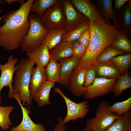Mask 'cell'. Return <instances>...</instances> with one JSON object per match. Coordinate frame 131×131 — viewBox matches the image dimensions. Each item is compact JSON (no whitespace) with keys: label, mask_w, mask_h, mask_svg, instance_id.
Returning <instances> with one entry per match:
<instances>
[{"label":"cell","mask_w":131,"mask_h":131,"mask_svg":"<svg viewBox=\"0 0 131 131\" xmlns=\"http://www.w3.org/2000/svg\"><path fill=\"white\" fill-rule=\"evenodd\" d=\"M28 20L30 24L29 30L19 47L22 51L26 52L39 46L49 32L43 25L39 16L30 13Z\"/></svg>","instance_id":"277c9868"},{"label":"cell","mask_w":131,"mask_h":131,"mask_svg":"<svg viewBox=\"0 0 131 131\" xmlns=\"http://www.w3.org/2000/svg\"><path fill=\"white\" fill-rule=\"evenodd\" d=\"M91 37V33L89 27L77 40L84 46L87 49L90 42Z\"/></svg>","instance_id":"e575fe53"},{"label":"cell","mask_w":131,"mask_h":131,"mask_svg":"<svg viewBox=\"0 0 131 131\" xmlns=\"http://www.w3.org/2000/svg\"><path fill=\"white\" fill-rule=\"evenodd\" d=\"M81 59L72 56L59 61L60 78L66 86L73 70L78 65Z\"/></svg>","instance_id":"2e32d148"},{"label":"cell","mask_w":131,"mask_h":131,"mask_svg":"<svg viewBox=\"0 0 131 131\" xmlns=\"http://www.w3.org/2000/svg\"><path fill=\"white\" fill-rule=\"evenodd\" d=\"M54 90L63 98L66 106L67 114L62 119L64 124L67 123L71 120L76 121L79 118L82 119L88 115L90 111L88 101L76 103L65 96L58 87H55Z\"/></svg>","instance_id":"8992f818"},{"label":"cell","mask_w":131,"mask_h":131,"mask_svg":"<svg viewBox=\"0 0 131 131\" xmlns=\"http://www.w3.org/2000/svg\"><path fill=\"white\" fill-rule=\"evenodd\" d=\"M13 98L16 100L22 110L23 118L21 123L17 126L11 128L10 131H46L44 126L41 123H35L31 119L29 115L31 111L28 107L23 106L17 94H14Z\"/></svg>","instance_id":"7c38bea8"},{"label":"cell","mask_w":131,"mask_h":131,"mask_svg":"<svg viewBox=\"0 0 131 131\" xmlns=\"http://www.w3.org/2000/svg\"><path fill=\"white\" fill-rule=\"evenodd\" d=\"M72 56L82 58L87 50L85 47L77 40L71 42Z\"/></svg>","instance_id":"d6a6232c"},{"label":"cell","mask_w":131,"mask_h":131,"mask_svg":"<svg viewBox=\"0 0 131 131\" xmlns=\"http://www.w3.org/2000/svg\"><path fill=\"white\" fill-rule=\"evenodd\" d=\"M55 83L47 80L42 85L33 98L40 107L51 104L49 97L51 90L55 86Z\"/></svg>","instance_id":"44dd1931"},{"label":"cell","mask_w":131,"mask_h":131,"mask_svg":"<svg viewBox=\"0 0 131 131\" xmlns=\"http://www.w3.org/2000/svg\"><path fill=\"white\" fill-rule=\"evenodd\" d=\"M118 22L120 30L128 37L131 35V0L118 12Z\"/></svg>","instance_id":"e0dca14e"},{"label":"cell","mask_w":131,"mask_h":131,"mask_svg":"<svg viewBox=\"0 0 131 131\" xmlns=\"http://www.w3.org/2000/svg\"><path fill=\"white\" fill-rule=\"evenodd\" d=\"M117 78H106L96 77L92 84L84 88V98L89 100L106 95L112 92Z\"/></svg>","instance_id":"ba28073f"},{"label":"cell","mask_w":131,"mask_h":131,"mask_svg":"<svg viewBox=\"0 0 131 131\" xmlns=\"http://www.w3.org/2000/svg\"><path fill=\"white\" fill-rule=\"evenodd\" d=\"M83 131H91L89 130H88L87 129H83Z\"/></svg>","instance_id":"60d3db41"},{"label":"cell","mask_w":131,"mask_h":131,"mask_svg":"<svg viewBox=\"0 0 131 131\" xmlns=\"http://www.w3.org/2000/svg\"><path fill=\"white\" fill-rule=\"evenodd\" d=\"M93 66L96 74L100 77L108 79L117 78L121 74L117 67L110 61L97 62Z\"/></svg>","instance_id":"d6986e66"},{"label":"cell","mask_w":131,"mask_h":131,"mask_svg":"<svg viewBox=\"0 0 131 131\" xmlns=\"http://www.w3.org/2000/svg\"><path fill=\"white\" fill-rule=\"evenodd\" d=\"M90 21L88 20L76 29L65 33L62 36L61 41L71 42L77 40L84 32L89 26Z\"/></svg>","instance_id":"f546056e"},{"label":"cell","mask_w":131,"mask_h":131,"mask_svg":"<svg viewBox=\"0 0 131 131\" xmlns=\"http://www.w3.org/2000/svg\"><path fill=\"white\" fill-rule=\"evenodd\" d=\"M47 80L44 68L38 66L33 67L31 72L29 87L30 97L32 100L37 92Z\"/></svg>","instance_id":"ac0fdd59"},{"label":"cell","mask_w":131,"mask_h":131,"mask_svg":"<svg viewBox=\"0 0 131 131\" xmlns=\"http://www.w3.org/2000/svg\"><path fill=\"white\" fill-rule=\"evenodd\" d=\"M18 59L17 57H14L13 55L10 56L8 62L4 65L0 64V70L1 74L0 77V102H2L1 92L4 86L9 87L8 97L9 99L13 98L14 94L12 86L14 74L17 68V64Z\"/></svg>","instance_id":"9c48e42d"},{"label":"cell","mask_w":131,"mask_h":131,"mask_svg":"<svg viewBox=\"0 0 131 131\" xmlns=\"http://www.w3.org/2000/svg\"><path fill=\"white\" fill-rule=\"evenodd\" d=\"M14 107L11 106H3L0 105V127L2 130H8L11 125L9 116Z\"/></svg>","instance_id":"f1b7e54d"},{"label":"cell","mask_w":131,"mask_h":131,"mask_svg":"<svg viewBox=\"0 0 131 131\" xmlns=\"http://www.w3.org/2000/svg\"><path fill=\"white\" fill-rule=\"evenodd\" d=\"M86 69L73 70L67 86L75 96L81 97L85 92L84 82Z\"/></svg>","instance_id":"4fadbf2b"},{"label":"cell","mask_w":131,"mask_h":131,"mask_svg":"<svg viewBox=\"0 0 131 131\" xmlns=\"http://www.w3.org/2000/svg\"><path fill=\"white\" fill-rule=\"evenodd\" d=\"M71 1L77 9L90 22L101 20L106 23L101 12L92 0H71Z\"/></svg>","instance_id":"8fae6325"},{"label":"cell","mask_w":131,"mask_h":131,"mask_svg":"<svg viewBox=\"0 0 131 131\" xmlns=\"http://www.w3.org/2000/svg\"><path fill=\"white\" fill-rule=\"evenodd\" d=\"M131 108V97L125 100L115 103L109 107L111 111L119 116L129 112Z\"/></svg>","instance_id":"4dcf8cb0"},{"label":"cell","mask_w":131,"mask_h":131,"mask_svg":"<svg viewBox=\"0 0 131 131\" xmlns=\"http://www.w3.org/2000/svg\"><path fill=\"white\" fill-rule=\"evenodd\" d=\"M89 27L91 33L90 42L85 55L75 68L76 70L86 69L96 63L100 54L122 33L114 25L101 20L90 22Z\"/></svg>","instance_id":"7a4b0ae2"},{"label":"cell","mask_w":131,"mask_h":131,"mask_svg":"<svg viewBox=\"0 0 131 131\" xmlns=\"http://www.w3.org/2000/svg\"><path fill=\"white\" fill-rule=\"evenodd\" d=\"M34 0H28L17 10L4 14V24L0 25V46L12 51L17 49L30 27L28 16Z\"/></svg>","instance_id":"6da1fadb"},{"label":"cell","mask_w":131,"mask_h":131,"mask_svg":"<svg viewBox=\"0 0 131 131\" xmlns=\"http://www.w3.org/2000/svg\"><path fill=\"white\" fill-rule=\"evenodd\" d=\"M62 1L66 17L65 33L76 29L89 20L84 15L76 10L70 1L68 0Z\"/></svg>","instance_id":"30bf717a"},{"label":"cell","mask_w":131,"mask_h":131,"mask_svg":"<svg viewBox=\"0 0 131 131\" xmlns=\"http://www.w3.org/2000/svg\"><path fill=\"white\" fill-rule=\"evenodd\" d=\"M6 2L9 4H10L15 2H18L20 3L21 5L24 4L25 2L24 0H5Z\"/></svg>","instance_id":"74e56055"},{"label":"cell","mask_w":131,"mask_h":131,"mask_svg":"<svg viewBox=\"0 0 131 131\" xmlns=\"http://www.w3.org/2000/svg\"><path fill=\"white\" fill-rule=\"evenodd\" d=\"M39 17L44 26L49 30L52 28L64 29L66 17L62 0H58Z\"/></svg>","instance_id":"52a82bcc"},{"label":"cell","mask_w":131,"mask_h":131,"mask_svg":"<svg viewBox=\"0 0 131 131\" xmlns=\"http://www.w3.org/2000/svg\"><path fill=\"white\" fill-rule=\"evenodd\" d=\"M131 87V78L129 74L128 70L123 75L118 77L112 92L116 97L120 96L124 90Z\"/></svg>","instance_id":"d4e9b609"},{"label":"cell","mask_w":131,"mask_h":131,"mask_svg":"<svg viewBox=\"0 0 131 131\" xmlns=\"http://www.w3.org/2000/svg\"><path fill=\"white\" fill-rule=\"evenodd\" d=\"M4 15L0 17V22L2 20L3 18L4 17Z\"/></svg>","instance_id":"ab89813d"},{"label":"cell","mask_w":131,"mask_h":131,"mask_svg":"<svg viewBox=\"0 0 131 131\" xmlns=\"http://www.w3.org/2000/svg\"><path fill=\"white\" fill-rule=\"evenodd\" d=\"M104 131H131V112L120 116Z\"/></svg>","instance_id":"7402d4cb"},{"label":"cell","mask_w":131,"mask_h":131,"mask_svg":"<svg viewBox=\"0 0 131 131\" xmlns=\"http://www.w3.org/2000/svg\"><path fill=\"white\" fill-rule=\"evenodd\" d=\"M96 74L93 65L86 69L84 84L85 88H88L92 84L96 77Z\"/></svg>","instance_id":"836d02e7"},{"label":"cell","mask_w":131,"mask_h":131,"mask_svg":"<svg viewBox=\"0 0 131 131\" xmlns=\"http://www.w3.org/2000/svg\"><path fill=\"white\" fill-rule=\"evenodd\" d=\"M58 0H34L31 8V13L40 16L48 9L54 5Z\"/></svg>","instance_id":"484cf974"},{"label":"cell","mask_w":131,"mask_h":131,"mask_svg":"<svg viewBox=\"0 0 131 131\" xmlns=\"http://www.w3.org/2000/svg\"><path fill=\"white\" fill-rule=\"evenodd\" d=\"M26 52L31 62L34 64H36L38 66L44 68L50 59L48 47L42 43L35 49Z\"/></svg>","instance_id":"5bb4252c"},{"label":"cell","mask_w":131,"mask_h":131,"mask_svg":"<svg viewBox=\"0 0 131 131\" xmlns=\"http://www.w3.org/2000/svg\"><path fill=\"white\" fill-rule=\"evenodd\" d=\"M46 67L45 71L47 80L55 83H58L63 86H66L60 79V66L57 61L50 59Z\"/></svg>","instance_id":"cb8c5ba5"},{"label":"cell","mask_w":131,"mask_h":131,"mask_svg":"<svg viewBox=\"0 0 131 131\" xmlns=\"http://www.w3.org/2000/svg\"><path fill=\"white\" fill-rule=\"evenodd\" d=\"M130 0H115L114 2V10L116 12H118L121 8L124 6L127 2L129 1Z\"/></svg>","instance_id":"8d00e7d4"},{"label":"cell","mask_w":131,"mask_h":131,"mask_svg":"<svg viewBox=\"0 0 131 131\" xmlns=\"http://www.w3.org/2000/svg\"><path fill=\"white\" fill-rule=\"evenodd\" d=\"M110 105L108 101L100 102L95 117L86 120L84 129L94 131H104L118 119L120 116L110 110Z\"/></svg>","instance_id":"5b68a950"},{"label":"cell","mask_w":131,"mask_h":131,"mask_svg":"<svg viewBox=\"0 0 131 131\" xmlns=\"http://www.w3.org/2000/svg\"><path fill=\"white\" fill-rule=\"evenodd\" d=\"M65 33L64 29H51L49 30L48 33L41 43L47 46L50 51L61 41L62 36Z\"/></svg>","instance_id":"603a6c76"},{"label":"cell","mask_w":131,"mask_h":131,"mask_svg":"<svg viewBox=\"0 0 131 131\" xmlns=\"http://www.w3.org/2000/svg\"><path fill=\"white\" fill-rule=\"evenodd\" d=\"M34 65L28 58L21 59L17 65V68L13 77L14 94L18 95L24 106H30L32 103L29 87L31 72Z\"/></svg>","instance_id":"3957f363"},{"label":"cell","mask_w":131,"mask_h":131,"mask_svg":"<svg viewBox=\"0 0 131 131\" xmlns=\"http://www.w3.org/2000/svg\"><path fill=\"white\" fill-rule=\"evenodd\" d=\"M58 122L55 126L54 131H66V127L63 123L61 116L58 118Z\"/></svg>","instance_id":"d590c367"},{"label":"cell","mask_w":131,"mask_h":131,"mask_svg":"<svg viewBox=\"0 0 131 131\" xmlns=\"http://www.w3.org/2000/svg\"><path fill=\"white\" fill-rule=\"evenodd\" d=\"M109 61L116 66L120 71V74H123L131 67V54H125L115 56Z\"/></svg>","instance_id":"4316f807"},{"label":"cell","mask_w":131,"mask_h":131,"mask_svg":"<svg viewBox=\"0 0 131 131\" xmlns=\"http://www.w3.org/2000/svg\"><path fill=\"white\" fill-rule=\"evenodd\" d=\"M125 53L124 51L116 49L109 46L105 48L99 55L97 58L96 62L99 63L109 61L114 57L124 55Z\"/></svg>","instance_id":"1f68e13d"},{"label":"cell","mask_w":131,"mask_h":131,"mask_svg":"<svg viewBox=\"0 0 131 131\" xmlns=\"http://www.w3.org/2000/svg\"><path fill=\"white\" fill-rule=\"evenodd\" d=\"M6 1L5 0H0V5H1L5 4L6 3Z\"/></svg>","instance_id":"f35d334b"},{"label":"cell","mask_w":131,"mask_h":131,"mask_svg":"<svg viewBox=\"0 0 131 131\" xmlns=\"http://www.w3.org/2000/svg\"><path fill=\"white\" fill-rule=\"evenodd\" d=\"M110 46L116 49L125 52H131V40L122 32Z\"/></svg>","instance_id":"83f0119b"},{"label":"cell","mask_w":131,"mask_h":131,"mask_svg":"<svg viewBox=\"0 0 131 131\" xmlns=\"http://www.w3.org/2000/svg\"><path fill=\"white\" fill-rule=\"evenodd\" d=\"M96 5L100 10L106 23L110 24L111 20L114 25L119 30L120 29L118 22L117 15L113 9V0H94Z\"/></svg>","instance_id":"9a60e30c"},{"label":"cell","mask_w":131,"mask_h":131,"mask_svg":"<svg viewBox=\"0 0 131 131\" xmlns=\"http://www.w3.org/2000/svg\"><path fill=\"white\" fill-rule=\"evenodd\" d=\"M50 59L57 61L72 56L71 42L61 41L49 51Z\"/></svg>","instance_id":"ffe728a7"}]
</instances>
